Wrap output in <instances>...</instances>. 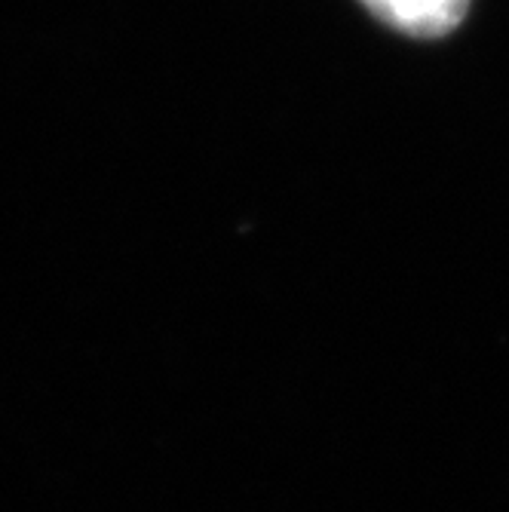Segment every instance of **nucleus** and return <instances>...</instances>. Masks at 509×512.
<instances>
[{
    "label": "nucleus",
    "instance_id": "1",
    "mask_svg": "<svg viewBox=\"0 0 509 512\" xmlns=\"http://www.w3.org/2000/svg\"><path fill=\"white\" fill-rule=\"evenodd\" d=\"M381 22L414 37H439L460 25L470 0H362Z\"/></svg>",
    "mask_w": 509,
    "mask_h": 512
}]
</instances>
